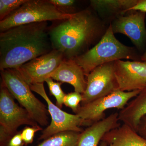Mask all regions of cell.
Segmentation results:
<instances>
[{
	"mask_svg": "<svg viewBox=\"0 0 146 146\" xmlns=\"http://www.w3.org/2000/svg\"><path fill=\"white\" fill-rule=\"evenodd\" d=\"M32 91L39 94L48 105V111L50 115L51 121L44 130L40 139H46L59 132L73 131L81 132L82 125H88L85 121L76 115L69 114L63 111L53 103L47 95L44 83H35L30 85Z\"/></svg>",
	"mask_w": 146,
	"mask_h": 146,
	"instance_id": "obj_6",
	"label": "cell"
},
{
	"mask_svg": "<svg viewBox=\"0 0 146 146\" xmlns=\"http://www.w3.org/2000/svg\"><path fill=\"white\" fill-rule=\"evenodd\" d=\"M2 83L14 98L26 110L35 122L41 126L48 123V111L46 106L32 92L30 86L15 69L1 70Z\"/></svg>",
	"mask_w": 146,
	"mask_h": 146,
	"instance_id": "obj_4",
	"label": "cell"
},
{
	"mask_svg": "<svg viewBox=\"0 0 146 146\" xmlns=\"http://www.w3.org/2000/svg\"><path fill=\"white\" fill-rule=\"evenodd\" d=\"M107 146H146V139L129 126L123 123L102 138Z\"/></svg>",
	"mask_w": 146,
	"mask_h": 146,
	"instance_id": "obj_16",
	"label": "cell"
},
{
	"mask_svg": "<svg viewBox=\"0 0 146 146\" xmlns=\"http://www.w3.org/2000/svg\"><path fill=\"white\" fill-rule=\"evenodd\" d=\"M119 113L115 112L96 122L80 132L77 146H98L105 134L121 125Z\"/></svg>",
	"mask_w": 146,
	"mask_h": 146,
	"instance_id": "obj_14",
	"label": "cell"
},
{
	"mask_svg": "<svg viewBox=\"0 0 146 146\" xmlns=\"http://www.w3.org/2000/svg\"><path fill=\"white\" fill-rule=\"evenodd\" d=\"M114 62L97 67L86 76V87L82 94L81 106L107 96L119 89L115 75Z\"/></svg>",
	"mask_w": 146,
	"mask_h": 146,
	"instance_id": "obj_9",
	"label": "cell"
},
{
	"mask_svg": "<svg viewBox=\"0 0 146 146\" xmlns=\"http://www.w3.org/2000/svg\"><path fill=\"white\" fill-rule=\"evenodd\" d=\"M131 10L141 11L146 13V0H138L137 4Z\"/></svg>",
	"mask_w": 146,
	"mask_h": 146,
	"instance_id": "obj_26",
	"label": "cell"
},
{
	"mask_svg": "<svg viewBox=\"0 0 146 146\" xmlns=\"http://www.w3.org/2000/svg\"><path fill=\"white\" fill-rule=\"evenodd\" d=\"M141 61L146 62V49L143 53L141 55Z\"/></svg>",
	"mask_w": 146,
	"mask_h": 146,
	"instance_id": "obj_27",
	"label": "cell"
},
{
	"mask_svg": "<svg viewBox=\"0 0 146 146\" xmlns=\"http://www.w3.org/2000/svg\"><path fill=\"white\" fill-rule=\"evenodd\" d=\"M62 13L71 15L76 13L74 6L76 1L74 0H48Z\"/></svg>",
	"mask_w": 146,
	"mask_h": 146,
	"instance_id": "obj_21",
	"label": "cell"
},
{
	"mask_svg": "<svg viewBox=\"0 0 146 146\" xmlns=\"http://www.w3.org/2000/svg\"><path fill=\"white\" fill-rule=\"evenodd\" d=\"M49 28L53 49L63 53L65 59H74L98 43L108 26L91 8L54 21Z\"/></svg>",
	"mask_w": 146,
	"mask_h": 146,
	"instance_id": "obj_1",
	"label": "cell"
},
{
	"mask_svg": "<svg viewBox=\"0 0 146 146\" xmlns=\"http://www.w3.org/2000/svg\"><path fill=\"white\" fill-rule=\"evenodd\" d=\"M80 132L66 131L54 134L37 146H77Z\"/></svg>",
	"mask_w": 146,
	"mask_h": 146,
	"instance_id": "obj_18",
	"label": "cell"
},
{
	"mask_svg": "<svg viewBox=\"0 0 146 146\" xmlns=\"http://www.w3.org/2000/svg\"><path fill=\"white\" fill-rule=\"evenodd\" d=\"M82 100V94L74 91L66 94L64 99V104L70 108L76 113L80 106V103Z\"/></svg>",
	"mask_w": 146,
	"mask_h": 146,
	"instance_id": "obj_22",
	"label": "cell"
},
{
	"mask_svg": "<svg viewBox=\"0 0 146 146\" xmlns=\"http://www.w3.org/2000/svg\"><path fill=\"white\" fill-rule=\"evenodd\" d=\"M137 132L146 139V115L141 119L137 128Z\"/></svg>",
	"mask_w": 146,
	"mask_h": 146,
	"instance_id": "obj_25",
	"label": "cell"
},
{
	"mask_svg": "<svg viewBox=\"0 0 146 146\" xmlns=\"http://www.w3.org/2000/svg\"><path fill=\"white\" fill-rule=\"evenodd\" d=\"M27 0H1L0 21L6 18L14 11L26 2Z\"/></svg>",
	"mask_w": 146,
	"mask_h": 146,
	"instance_id": "obj_19",
	"label": "cell"
},
{
	"mask_svg": "<svg viewBox=\"0 0 146 146\" xmlns=\"http://www.w3.org/2000/svg\"><path fill=\"white\" fill-rule=\"evenodd\" d=\"M65 59L62 53L53 49L25 63L16 70L29 85L44 83Z\"/></svg>",
	"mask_w": 146,
	"mask_h": 146,
	"instance_id": "obj_10",
	"label": "cell"
},
{
	"mask_svg": "<svg viewBox=\"0 0 146 146\" xmlns=\"http://www.w3.org/2000/svg\"><path fill=\"white\" fill-rule=\"evenodd\" d=\"M100 146H107V145L103 141H101L100 143Z\"/></svg>",
	"mask_w": 146,
	"mask_h": 146,
	"instance_id": "obj_28",
	"label": "cell"
},
{
	"mask_svg": "<svg viewBox=\"0 0 146 146\" xmlns=\"http://www.w3.org/2000/svg\"><path fill=\"white\" fill-rule=\"evenodd\" d=\"M71 15L62 13L48 0H27L26 2L0 21V32L25 24L59 21L68 18Z\"/></svg>",
	"mask_w": 146,
	"mask_h": 146,
	"instance_id": "obj_5",
	"label": "cell"
},
{
	"mask_svg": "<svg viewBox=\"0 0 146 146\" xmlns=\"http://www.w3.org/2000/svg\"><path fill=\"white\" fill-rule=\"evenodd\" d=\"M118 113L120 122L137 131L140 121L146 115V87L131 100Z\"/></svg>",
	"mask_w": 146,
	"mask_h": 146,
	"instance_id": "obj_17",
	"label": "cell"
},
{
	"mask_svg": "<svg viewBox=\"0 0 146 146\" xmlns=\"http://www.w3.org/2000/svg\"><path fill=\"white\" fill-rule=\"evenodd\" d=\"M146 13L141 11L129 10L110 24L114 34L125 35L139 52L143 54L146 49Z\"/></svg>",
	"mask_w": 146,
	"mask_h": 146,
	"instance_id": "obj_11",
	"label": "cell"
},
{
	"mask_svg": "<svg viewBox=\"0 0 146 146\" xmlns=\"http://www.w3.org/2000/svg\"><path fill=\"white\" fill-rule=\"evenodd\" d=\"M14 97L2 83L0 91V132L9 138L23 125H37L29 112L15 102Z\"/></svg>",
	"mask_w": 146,
	"mask_h": 146,
	"instance_id": "obj_7",
	"label": "cell"
},
{
	"mask_svg": "<svg viewBox=\"0 0 146 146\" xmlns=\"http://www.w3.org/2000/svg\"><path fill=\"white\" fill-rule=\"evenodd\" d=\"M50 78L74 87V91L82 94L86 90V77L83 70L74 59H64Z\"/></svg>",
	"mask_w": 146,
	"mask_h": 146,
	"instance_id": "obj_15",
	"label": "cell"
},
{
	"mask_svg": "<svg viewBox=\"0 0 146 146\" xmlns=\"http://www.w3.org/2000/svg\"><path fill=\"white\" fill-rule=\"evenodd\" d=\"M41 130H42V128L37 125L25 128L21 133L24 143L26 144L31 143L33 142L35 133Z\"/></svg>",
	"mask_w": 146,
	"mask_h": 146,
	"instance_id": "obj_23",
	"label": "cell"
},
{
	"mask_svg": "<svg viewBox=\"0 0 146 146\" xmlns=\"http://www.w3.org/2000/svg\"><path fill=\"white\" fill-rule=\"evenodd\" d=\"M141 56L135 47L126 46L118 40L110 25L96 44L74 60L81 67L86 77L100 65L123 59L140 61Z\"/></svg>",
	"mask_w": 146,
	"mask_h": 146,
	"instance_id": "obj_3",
	"label": "cell"
},
{
	"mask_svg": "<svg viewBox=\"0 0 146 146\" xmlns=\"http://www.w3.org/2000/svg\"><path fill=\"white\" fill-rule=\"evenodd\" d=\"M141 91H123L118 89L87 104L80 105L76 114L85 121L88 125H91L104 119V112L108 110L117 108L121 110L123 109L128 103Z\"/></svg>",
	"mask_w": 146,
	"mask_h": 146,
	"instance_id": "obj_8",
	"label": "cell"
},
{
	"mask_svg": "<svg viewBox=\"0 0 146 146\" xmlns=\"http://www.w3.org/2000/svg\"><path fill=\"white\" fill-rule=\"evenodd\" d=\"M48 22L13 27L0 33V70L18 69L53 49Z\"/></svg>",
	"mask_w": 146,
	"mask_h": 146,
	"instance_id": "obj_2",
	"label": "cell"
},
{
	"mask_svg": "<svg viewBox=\"0 0 146 146\" xmlns=\"http://www.w3.org/2000/svg\"><path fill=\"white\" fill-rule=\"evenodd\" d=\"M138 0H91L90 8L108 26L137 4Z\"/></svg>",
	"mask_w": 146,
	"mask_h": 146,
	"instance_id": "obj_13",
	"label": "cell"
},
{
	"mask_svg": "<svg viewBox=\"0 0 146 146\" xmlns=\"http://www.w3.org/2000/svg\"><path fill=\"white\" fill-rule=\"evenodd\" d=\"M114 68L119 90L142 91L146 88V62L118 60L114 62Z\"/></svg>",
	"mask_w": 146,
	"mask_h": 146,
	"instance_id": "obj_12",
	"label": "cell"
},
{
	"mask_svg": "<svg viewBox=\"0 0 146 146\" xmlns=\"http://www.w3.org/2000/svg\"><path fill=\"white\" fill-rule=\"evenodd\" d=\"M23 143L21 133H18L11 138L6 146H22Z\"/></svg>",
	"mask_w": 146,
	"mask_h": 146,
	"instance_id": "obj_24",
	"label": "cell"
},
{
	"mask_svg": "<svg viewBox=\"0 0 146 146\" xmlns=\"http://www.w3.org/2000/svg\"><path fill=\"white\" fill-rule=\"evenodd\" d=\"M45 82L48 84L51 94L55 98L57 106L60 108H62L64 104V98L66 95L61 89L62 83L55 82L51 78H47Z\"/></svg>",
	"mask_w": 146,
	"mask_h": 146,
	"instance_id": "obj_20",
	"label": "cell"
}]
</instances>
